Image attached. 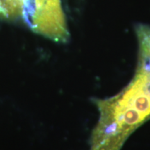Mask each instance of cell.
I'll return each mask as SVG.
<instances>
[{
    "label": "cell",
    "mask_w": 150,
    "mask_h": 150,
    "mask_svg": "<svg viewBox=\"0 0 150 150\" xmlns=\"http://www.w3.org/2000/svg\"><path fill=\"white\" fill-rule=\"evenodd\" d=\"M22 17L34 32L56 42L68 40L61 0H24Z\"/></svg>",
    "instance_id": "obj_1"
}]
</instances>
